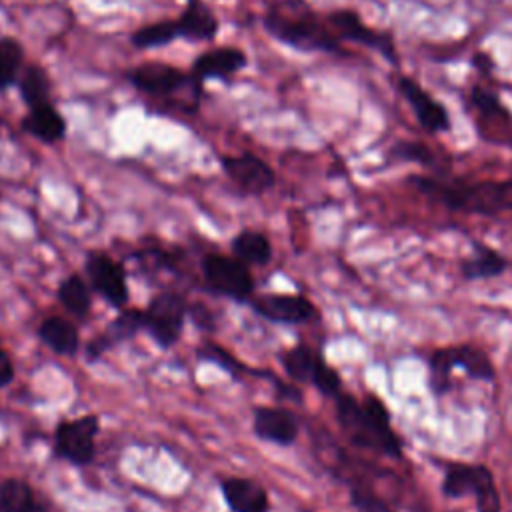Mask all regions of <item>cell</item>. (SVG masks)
Masks as SVG:
<instances>
[{
    "label": "cell",
    "mask_w": 512,
    "mask_h": 512,
    "mask_svg": "<svg viewBox=\"0 0 512 512\" xmlns=\"http://www.w3.org/2000/svg\"><path fill=\"white\" fill-rule=\"evenodd\" d=\"M408 182L430 202L450 212L488 218L512 212V176L506 180H468L440 172L410 176Z\"/></svg>",
    "instance_id": "1"
},
{
    "label": "cell",
    "mask_w": 512,
    "mask_h": 512,
    "mask_svg": "<svg viewBox=\"0 0 512 512\" xmlns=\"http://www.w3.org/2000/svg\"><path fill=\"white\" fill-rule=\"evenodd\" d=\"M334 416L352 446L394 460L404 456V442L394 432L392 414L378 394L364 392L356 398L342 390L334 398Z\"/></svg>",
    "instance_id": "2"
},
{
    "label": "cell",
    "mask_w": 512,
    "mask_h": 512,
    "mask_svg": "<svg viewBox=\"0 0 512 512\" xmlns=\"http://www.w3.org/2000/svg\"><path fill=\"white\" fill-rule=\"evenodd\" d=\"M262 26L276 42L298 52L344 54V44L330 30L326 16L306 0H276L264 16Z\"/></svg>",
    "instance_id": "3"
},
{
    "label": "cell",
    "mask_w": 512,
    "mask_h": 512,
    "mask_svg": "<svg viewBox=\"0 0 512 512\" xmlns=\"http://www.w3.org/2000/svg\"><path fill=\"white\" fill-rule=\"evenodd\" d=\"M428 388L434 398H444L452 390V370L460 368L472 380L496 382V366L490 356L474 344H454L434 348L426 360Z\"/></svg>",
    "instance_id": "4"
},
{
    "label": "cell",
    "mask_w": 512,
    "mask_h": 512,
    "mask_svg": "<svg viewBox=\"0 0 512 512\" xmlns=\"http://www.w3.org/2000/svg\"><path fill=\"white\" fill-rule=\"evenodd\" d=\"M440 492L448 500L474 498L476 512H502V496L498 492L494 472L480 462L448 460L442 464Z\"/></svg>",
    "instance_id": "5"
},
{
    "label": "cell",
    "mask_w": 512,
    "mask_h": 512,
    "mask_svg": "<svg viewBox=\"0 0 512 512\" xmlns=\"http://www.w3.org/2000/svg\"><path fill=\"white\" fill-rule=\"evenodd\" d=\"M126 80L136 92L156 100H168L182 92L196 98L202 94V82H198L190 70H182L164 60H146L136 64L126 72Z\"/></svg>",
    "instance_id": "6"
},
{
    "label": "cell",
    "mask_w": 512,
    "mask_h": 512,
    "mask_svg": "<svg viewBox=\"0 0 512 512\" xmlns=\"http://www.w3.org/2000/svg\"><path fill=\"white\" fill-rule=\"evenodd\" d=\"M200 270L208 290L218 296L240 304H248L254 296V276L250 266L240 262L236 256L208 252L200 260Z\"/></svg>",
    "instance_id": "7"
},
{
    "label": "cell",
    "mask_w": 512,
    "mask_h": 512,
    "mask_svg": "<svg viewBox=\"0 0 512 512\" xmlns=\"http://www.w3.org/2000/svg\"><path fill=\"white\" fill-rule=\"evenodd\" d=\"M142 314L146 334L158 348L168 350L182 336L184 322L188 318V302L180 292L164 290L148 300Z\"/></svg>",
    "instance_id": "8"
},
{
    "label": "cell",
    "mask_w": 512,
    "mask_h": 512,
    "mask_svg": "<svg viewBox=\"0 0 512 512\" xmlns=\"http://www.w3.org/2000/svg\"><path fill=\"white\" fill-rule=\"evenodd\" d=\"M100 434V416L82 414L64 418L52 434V454L72 466H86L96 456V436Z\"/></svg>",
    "instance_id": "9"
},
{
    "label": "cell",
    "mask_w": 512,
    "mask_h": 512,
    "mask_svg": "<svg viewBox=\"0 0 512 512\" xmlns=\"http://www.w3.org/2000/svg\"><path fill=\"white\" fill-rule=\"evenodd\" d=\"M326 22L330 26V30L334 32V36L346 44H358L364 48H370L374 52H378L384 60H388L390 64L398 66V48H396V40L388 30H380L374 28L370 24H366L362 20V16L352 10V8H338V10H330L324 14Z\"/></svg>",
    "instance_id": "10"
},
{
    "label": "cell",
    "mask_w": 512,
    "mask_h": 512,
    "mask_svg": "<svg viewBox=\"0 0 512 512\" xmlns=\"http://www.w3.org/2000/svg\"><path fill=\"white\" fill-rule=\"evenodd\" d=\"M466 100L476 118L478 134L488 142L512 146V112L500 94L478 82L468 90Z\"/></svg>",
    "instance_id": "11"
},
{
    "label": "cell",
    "mask_w": 512,
    "mask_h": 512,
    "mask_svg": "<svg viewBox=\"0 0 512 512\" xmlns=\"http://www.w3.org/2000/svg\"><path fill=\"white\" fill-rule=\"evenodd\" d=\"M84 272L90 288L102 296L112 308H126L130 300L128 274L122 262L104 250H90L84 260Z\"/></svg>",
    "instance_id": "12"
},
{
    "label": "cell",
    "mask_w": 512,
    "mask_h": 512,
    "mask_svg": "<svg viewBox=\"0 0 512 512\" xmlns=\"http://www.w3.org/2000/svg\"><path fill=\"white\" fill-rule=\"evenodd\" d=\"M222 172L246 196H262L276 186L274 168L254 152L220 154Z\"/></svg>",
    "instance_id": "13"
},
{
    "label": "cell",
    "mask_w": 512,
    "mask_h": 512,
    "mask_svg": "<svg viewBox=\"0 0 512 512\" xmlns=\"http://www.w3.org/2000/svg\"><path fill=\"white\" fill-rule=\"evenodd\" d=\"M392 84L410 106L422 130H426L428 134L450 132V116L446 106L440 100H436L418 80H414L408 74L396 72L392 74Z\"/></svg>",
    "instance_id": "14"
},
{
    "label": "cell",
    "mask_w": 512,
    "mask_h": 512,
    "mask_svg": "<svg viewBox=\"0 0 512 512\" xmlns=\"http://www.w3.org/2000/svg\"><path fill=\"white\" fill-rule=\"evenodd\" d=\"M248 306L268 322L298 326L320 318L316 304L302 294H260L252 296Z\"/></svg>",
    "instance_id": "15"
},
{
    "label": "cell",
    "mask_w": 512,
    "mask_h": 512,
    "mask_svg": "<svg viewBox=\"0 0 512 512\" xmlns=\"http://www.w3.org/2000/svg\"><path fill=\"white\" fill-rule=\"evenodd\" d=\"M140 330H144V314L142 308H122L102 332L88 340L84 346V358L88 364L98 362L106 352L116 348L118 344L132 340Z\"/></svg>",
    "instance_id": "16"
},
{
    "label": "cell",
    "mask_w": 512,
    "mask_h": 512,
    "mask_svg": "<svg viewBox=\"0 0 512 512\" xmlns=\"http://www.w3.org/2000/svg\"><path fill=\"white\" fill-rule=\"evenodd\" d=\"M246 66H248L246 52L238 46L224 44V46H214L200 52L190 66V74L204 84L206 80H230L238 72H242Z\"/></svg>",
    "instance_id": "17"
},
{
    "label": "cell",
    "mask_w": 512,
    "mask_h": 512,
    "mask_svg": "<svg viewBox=\"0 0 512 512\" xmlns=\"http://www.w3.org/2000/svg\"><path fill=\"white\" fill-rule=\"evenodd\" d=\"M252 432L256 438L276 446H292L300 434L296 414L282 406H254Z\"/></svg>",
    "instance_id": "18"
},
{
    "label": "cell",
    "mask_w": 512,
    "mask_h": 512,
    "mask_svg": "<svg viewBox=\"0 0 512 512\" xmlns=\"http://www.w3.org/2000/svg\"><path fill=\"white\" fill-rule=\"evenodd\" d=\"M220 494L230 512H270L268 490L252 478L226 476L220 480Z\"/></svg>",
    "instance_id": "19"
},
{
    "label": "cell",
    "mask_w": 512,
    "mask_h": 512,
    "mask_svg": "<svg viewBox=\"0 0 512 512\" xmlns=\"http://www.w3.org/2000/svg\"><path fill=\"white\" fill-rule=\"evenodd\" d=\"M20 128L48 146L62 142L68 134V122L52 100L34 108H26V114L20 120Z\"/></svg>",
    "instance_id": "20"
},
{
    "label": "cell",
    "mask_w": 512,
    "mask_h": 512,
    "mask_svg": "<svg viewBox=\"0 0 512 512\" xmlns=\"http://www.w3.org/2000/svg\"><path fill=\"white\" fill-rule=\"evenodd\" d=\"M176 22L180 38L188 42H212L220 30V20L206 0H186Z\"/></svg>",
    "instance_id": "21"
},
{
    "label": "cell",
    "mask_w": 512,
    "mask_h": 512,
    "mask_svg": "<svg viewBox=\"0 0 512 512\" xmlns=\"http://www.w3.org/2000/svg\"><path fill=\"white\" fill-rule=\"evenodd\" d=\"M510 268V260L482 240H472V254L460 262L464 280H488L502 276Z\"/></svg>",
    "instance_id": "22"
},
{
    "label": "cell",
    "mask_w": 512,
    "mask_h": 512,
    "mask_svg": "<svg viewBox=\"0 0 512 512\" xmlns=\"http://www.w3.org/2000/svg\"><path fill=\"white\" fill-rule=\"evenodd\" d=\"M278 360L290 380L304 382V384H314L318 372L326 364L324 354L304 342H300L288 350H282L278 354Z\"/></svg>",
    "instance_id": "23"
},
{
    "label": "cell",
    "mask_w": 512,
    "mask_h": 512,
    "mask_svg": "<svg viewBox=\"0 0 512 512\" xmlns=\"http://www.w3.org/2000/svg\"><path fill=\"white\" fill-rule=\"evenodd\" d=\"M40 342L60 356H74L80 350V330L64 316H48L36 330Z\"/></svg>",
    "instance_id": "24"
},
{
    "label": "cell",
    "mask_w": 512,
    "mask_h": 512,
    "mask_svg": "<svg viewBox=\"0 0 512 512\" xmlns=\"http://www.w3.org/2000/svg\"><path fill=\"white\" fill-rule=\"evenodd\" d=\"M0 512H50L26 478L10 476L0 480Z\"/></svg>",
    "instance_id": "25"
},
{
    "label": "cell",
    "mask_w": 512,
    "mask_h": 512,
    "mask_svg": "<svg viewBox=\"0 0 512 512\" xmlns=\"http://www.w3.org/2000/svg\"><path fill=\"white\" fill-rule=\"evenodd\" d=\"M232 256H236L246 266H268L272 260V242L270 238L254 228H242L230 240Z\"/></svg>",
    "instance_id": "26"
},
{
    "label": "cell",
    "mask_w": 512,
    "mask_h": 512,
    "mask_svg": "<svg viewBox=\"0 0 512 512\" xmlns=\"http://www.w3.org/2000/svg\"><path fill=\"white\" fill-rule=\"evenodd\" d=\"M56 298L70 316L78 320L88 318L92 308V288L80 274L72 272L64 280H60L56 288Z\"/></svg>",
    "instance_id": "27"
},
{
    "label": "cell",
    "mask_w": 512,
    "mask_h": 512,
    "mask_svg": "<svg viewBox=\"0 0 512 512\" xmlns=\"http://www.w3.org/2000/svg\"><path fill=\"white\" fill-rule=\"evenodd\" d=\"M16 88L26 108H34L38 104L52 100V78L42 64H26L18 78Z\"/></svg>",
    "instance_id": "28"
},
{
    "label": "cell",
    "mask_w": 512,
    "mask_h": 512,
    "mask_svg": "<svg viewBox=\"0 0 512 512\" xmlns=\"http://www.w3.org/2000/svg\"><path fill=\"white\" fill-rule=\"evenodd\" d=\"M178 38H180L178 22L164 18V20H156V22H150V24H144V26L132 30L130 44L136 50H154V48L168 46Z\"/></svg>",
    "instance_id": "29"
},
{
    "label": "cell",
    "mask_w": 512,
    "mask_h": 512,
    "mask_svg": "<svg viewBox=\"0 0 512 512\" xmlns=\"http://www.w3.org/2000/svg\"><path fill=\"white\" fill-rule=\"evenodd\" d=\"M24 46L14 36H0V92L18 84L24 70Z\"/></svg>",
    "instance_id": "30"
},
{
    "label": "cell",
    "mask_w": 512,
    "mask_h": 512,
    "mask_svg": "<svg viewBox=\"0 0 512 512\" xmlns=\"http://www.w3.org/2000/svg\"><path fill=\"white\" fill-rule=\"evenodd\" d=\"M390 154L396 158V160H402V162H416L424 168H430L432 174H440L444 172V168L438 164V158L434 154V150H430L426 144L422 142H408V140H400L392 146Z\"/></svg>",
    "instance_id": "31"
},
{
    "label": "cell",
    "mask_w": 512,
    "mask_h": 512,
    "mask_svg": "<svg viewBox=\"0 0 512 512\" xmlns=\"http://www.w3.org/2000/svg\"><path fill=\"white\" fill-rule=\"evenodd\" d=\"M348 496L350 506L356 512H396L384 498H380L370 486L362 482H350Z\"/></svg>",
    "instance_id": "32"
},
{
    "label": "cell",
    "mask_w": 512,
    "mask_h": 512,
    "mask_svg": "<svg viewBox=\"0 0 512 512\" xmlns=\"http://www.w3.org/2000/svg\"><path fill=\"white\" fill-rule=\"evenodd\" d=\"M198 360H204V362H212L216 366H220L222 370H226L228 374H232L234 378L242 372H248V368L236 358L232 356L228 350L220 348L218 344L214 342H206L202 348H198Z\"/></svg>",
    "instance_id": "33"
},
{
    "label": "cell",
    "mask_w": 512,
    "mask_h": 512,
    "mask_svg": "<svg viewBox=\"0 0 512 512\" xmlns=\"http://www.w3.org/2000/svg\"><path fill=\"white\" fill-rule=\"evenodd\" d=\"M188 318L202 330H216V316L214 312L202 304V302H192L188 304Z\"/></svg>",
    "instance_id": "34"
},
{
    "label": "cell",
    "mask_w": 512,
    "mask_h": 512,
    "mask_svg": "<svg viewBox=\"0 0 512 512\" xmlns=\"http://www.w3.org/2000/svg\"><path fill=\"white\" fill-rule=\"evenodd\" d=\"M14 376H16L14 362L10 354L4 348H0V388H6L8 384H12Z\"/></svg>",
    "instance_id": "35"
},
{
    "label": "cell",
    "mask_w": 512,
    "mask_h": 512,
    "mask_svg": "<svg viewBox=\"0 0 512 512\" xmlns=\"http://www.w3.org/2000/svg\"><path fill=\"white\" fill-rule=\"evenodd\" d=\"M470 64H472V68H474V70H478L480 74H488V72H492V70H494V62H492L490 54H488V52H482V50L474 52V56H472Z\"/></svg>",
    "instance_id": "36"
}]
</instances>
